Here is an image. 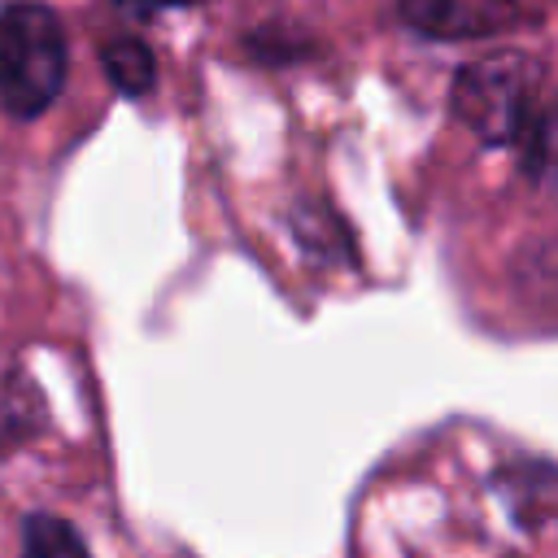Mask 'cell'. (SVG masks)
Masks as SVG:
<instances>
[{"label": "cell", "mask_w": 558, "mask_h": 558, "mask_svg": "<svg viewBox=\"0 0 558 558\" xmlns=\"http://www.w3.org/2000/svg\"><path fill=\"white\" fill-rule=\"evenodd\" d=\"M65 83V31L44 4L0 13V100L13 118L44 113Z\"/></svg>", "instance_id": "obj_1"}, {"label": "cell", "mask_w": 558, "mask_h": 558, "mask_svg": "<svg viewBox=\"0 0 558 558\" xmlns=\"http://www.w3.org/2000/svg\"><path fill=\"white\" fill-rule=\"evenodd\" d=\"M532 83L536 65L519 52H493L458 70L453 113L484 144H519L532 122Z\"/></svg>", "instance_id": "obj_2"}, {"label": "cell", "mask_w": 558, "mask_h": 558, "mask_svg": "<svg viewBox=\"0 0 558 558\" xmlns=\"http://www.w3.org/2000/svg\"><path fill=\"white\" fill-rule=\"evenodd\" d=\"M405 26L432 39H488L527 22L519 0H397Z\"/></svg>", "instance_id": "obj_3"}, {"label": "cell", "mask_w": 558, "mask_h": 558, "mask_svg": "<svg viewBox=\"0 0 558 558\" xmlns=\"http://www.w3.org/2000/svg\"><path fill=\"white\" fill-rule=\"evenodd\" d=\"M519 144H523V170L536 183V192L558 201V105L532 113Z\"/></svg>", "instance_id": "obj_4"}, {"label": "cell", "mask_w": 558, "mask_h": 558, "mask_svg": "<svg viewBox=\"0 0 558 558\" xmlns=\"http://www.w3.org/2000/svg\"><path fill=\"white\" fill-rule=\"evenodd\" d=\"M100 65L109 74V83L122 92V96H144L157 78V61L148 52L144 39H131V35H118L100 48Z\"/></svg>", "instance_id": "obj_5"}, {"label": "cell", "mask_w": 558, "mask_h": 558, "mask_svg": "<svg viewBox=\"0 0 558 558\" xmlns=\"http://www.w3.org/2000/svg\"><path fill=\"white\" fill-rule=\"evenodd\" d=\"M22 558H87L78 532L52 514H35L26 523V549Z\"/></svg>", "instance_id": "obj_6"}, {"label": "cell", "mask_w": 558, "mask_h": 558, "mask_svg": "<svg viewBox=\"0 0 558 558\" xmlns=\"http://www.w3.org/2000/svg\"><path fill=\"white\" fill-rule=\"evenodd\" d=\"M126 9H140V13H153V9H170V4H187V0H118Z\"/></svg>", "instance_id": "obj_7"}]
</instances>
